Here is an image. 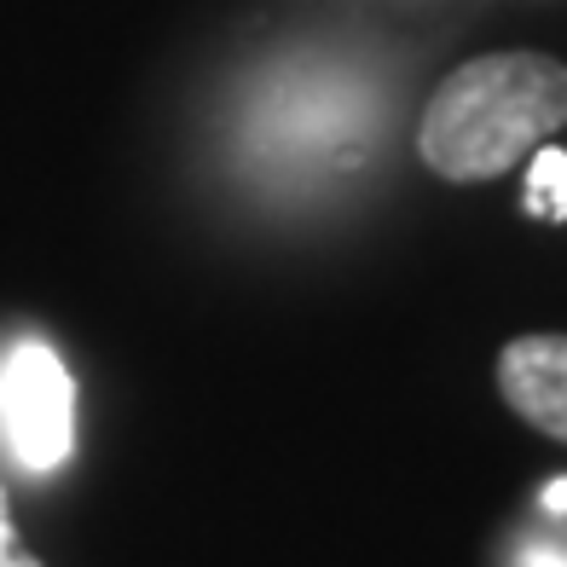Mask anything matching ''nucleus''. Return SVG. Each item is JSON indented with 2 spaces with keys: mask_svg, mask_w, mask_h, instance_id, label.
<instances>
[{
  "mask_svg": "<svg viewBox=\"0 0 567 567\" xmlns=\"http://www.w3.org/2000/svg\"><path fill=\"white\" fill-rule=\"evenodd\" d=\"M567 127V64L550 53H486L434 87L417 122L423 163L452 186L509 174Z\"/></svg>",
  "mask_w": 567,
  "mask_h": 567,
  "instance_id": "obj_1",
  "label": "nucleus"
},
{
  "mask_svg": "<svg viewBox=\"0 0 567 567\" xmlns=\"http://www.w3.org/2000/svg\"><path fill=\"white\" fill-rule=\"evenodd\" d=\"M0 405H7V429H12V457L23 470H59L70 457L75 441V389L70 371L53 348L23 342L7 359V377H0Z\"/></svg>",
  "mask_w": 567,
  "mask_h": 567,
  "instance_id": "obj_2",
  "label": "nucleus"
},
{
  "mask_svg": "<svg viewBox=\"0 0 567 567\" xmlns=\"http://www.w3.org/2000/svg\"><path fill=\"white\" fill-rule=\"evenodd\" d=\"M498 394L527 429L567 441V337H515L498 353Z\"/></svg>",
  "mask_w": 567,
  "mask_h": 567,
  "instance_id": "obj_3",
  "label": "nucleus"
},
{
  "mask_svg": "<svg viewBox=\"0 0 567 567\" xmlns=\"http://www.w3.org/2000/svg\"><path fill=\"white\" fill-rule=\"evenodd\" d=\"M522 203H527V215H538V220H561L567 215V151H545V145L533 151Z\"/></svg>",
  "mask_w": 567,
  "mask_h": 567,
  "instance_id": "obj_4",
  "label": "nucleus"
},
{
  "mask_svg": "<svg viewBox=\"0 0 567 567\" xmlns=\"http://www.w3.org/2000/svg\"><path fill=\"white\" fill-rule=\"evenodd\" d=\"M0 567H41L30 550H23V538L12 527V504H7V486H0Z\"/></svg>",
  "mask_w": 567,
  "mask_h": 567,
  "instance_id": "obj_5",
  "label": "nucleus"
},
{
  "mask_svg": "<svg viewBox=\"0 0 567 567\" xmlns=\"http://www.w3.org/2000/svg\"><path fill=\"white\" fill-rule=\"evenodd\" d=\"M522 567H567V550H550V545H533L522 556Z\"/></svg>",
  "mask_w": 567,
  "mask_h": 567,
  "instance_id": "obj_6",
  "label": "nucleus"
},
{
  "mask_svg": "<svg viewBox=\"0 0 567 567\" xmlns=\"http://www.w3.org/2000/svg\"><path fill=\"white\" fill-rule=\"evenodd\" d=\"M545 509H556V515H567V475H556V481L545 486Z\"/></svg>",
  "mask_w": 567,
  "mask_h": 567,
  "instance_id": "obj_7",
  "label": "nucleus"
}]
</instances>
